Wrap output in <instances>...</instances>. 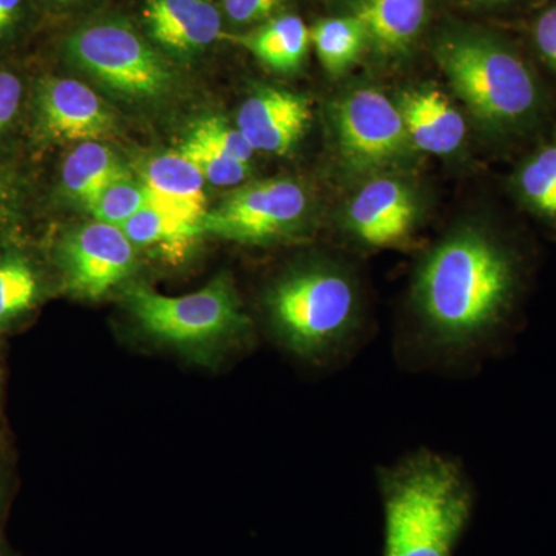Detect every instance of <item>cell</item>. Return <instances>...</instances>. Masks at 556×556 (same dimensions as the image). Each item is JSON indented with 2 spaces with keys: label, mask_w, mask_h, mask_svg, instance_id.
<instances>
[{
  "label": "cell",
  "mask_w": 556,
  "mask_h": 556,
  "mask_svg": "<svg viewBox=\"0 0 556 556\" xmlns=\"http://www.w3.org/2000/svg\"><path fill=\"white\" fill-rule=\"evenodd\" d=\"M510 251L478 229L441 241L420 263L413 285L420 362L441 367L470 364L495 351L519 289Z\"/></svg>",
  "instance_id": "obj_1"
},
{
  "label": "cell",
  "mask_w": 556,
  "mask_h": 556,
  "mask_svg": "<svg viewBox=\"0 0 556 556\" xmlns=\"http://www.w3.org/2000/svg\"><path fill=\"white\" fill-rule=\"evenodd\" d=\"M383 556H452L466 533L475 492L464 468L422 448L379 471Z\"/></svg>",
  "instance_id": "obj_2"
},
{
  "label": "cell",
  "mask_w": 556,
  "mask_h": 556,
  "mask_svg": "<svg viewBox=\"0 0 556 556\" xmlns=\"http://www.w3.org/2000/svg\"><path fill=\"white\" fill-rule=\"evenodd\" d=\"M266 309L278 340L306 361H331L356 346L361 295L346 270L327 265L292 270L269 289Z\"/></svg>",
  "instance_id": "obj_3"
},
{
  "label": "cell",
  "mask_w": 556,
  "mask_h": 556,
  "mask_svg": "<svg viewBox=\"0 0 556 556\" xmlns=\"http://www.w3.org/2000/svg\"><path fill=\"white\" fill-rule=\"evenodd\" d=\"M437 60L457 97L489 126L510 129L536 112L540 90L532 70L495 36L450 33L439 40Z\"/></svg>",
  "instance_id": "obj_4"
},
{
  "label": "cell",
  "mask_w": 556,
  "mask_h": 556,
  "mask_svg": "<svg viewBox=\"0 0 556 556\" xmlns=\"http://www.w3.org/2000/svg\"><path fill=\"white\" fill-rule=\"evenodd\" d=\"M127 305L146 334L185 351L222 346L248 334L251 327L232 281L225 276L178 298L134 287L127 292Z\"/></svg>",
  "instance_id": "obj_5"
},
{
  "label": "cell",
  "mask_w": 556,
  "mask_h": 556,
  "mask_svg": "<svg viewBox=\"0 0 556 556\" xmlns=\"http://www.w3.org/2000/svg\"><path fill=\"white\" fill-rule=\"evenodd\" d=\"M67 53L93 78L127 97H156L170 83V68L160 50L124 21L83 25L70 36Z\"/></svg>",
  "instance_id": "obj_6"
},
{
  "label": "cell",
  "mask_w": 556,
  "mask_h": 556,
  "mask_svg": "<svg viewBox=\"0 0 556 556\" xmlns=\"http://www.w3.org/2000/svg\"><path fill=\"white\" fill-rule=\"evenodd\" d=\"M306 212V195L291 179H265L233 190L204 215L203 233L260 243L283 236Z\"/></svg>",
  "instance_id": "obj_7"
},
{
  "label": "cell",
  "mask_w": 556,
  "mask_h": 556,
  "mask_svg": "<svg viewBox=\"0 0 556 556\" xmlns=\"http://www.w3.org/2000/svg\"><path fill=\"white\" fill-rule=\"evenodd\" d=\"M336 130L343 159L358 170L387 166L408 142L401 110L372 89L353 91L340 101Z\"/></svg>",
  "instance_id": "obj_8"
},
{
  "label": "cell",
  "mask_w": 556,
  "mask_h": 556,
  "mask_svg": "<svg viewBox=\"0 0 556 556\" xmlns=\"http://www.w3.org/2000/svg\"><path fill=\"white\" fill-rule=\"evenodd\" d=\"M119 226L94 222L80 226L61 244L65 283L78 298L98 300L134 273L137 249Z\"/></svg>",
  "instance_id": "obj_9"
},
{
  "label": "cell",
  "mask_w": 556,
  "mask_h": 556,
  "mask_svg": "<svg viewBox=\"0 0 556 556\" xmlns=\"http://www.w3.org/2000/svg\"><path fill=\"white\" fill-rule=\"evenodd\" d=\"M142 22L156 49L193 56L222 36L223 14L212 0H142Z\"/></svg>",
  "instance_id": "obj_10"
},
{
  "label": "cell",
  "mask_w": 556,
  "mask_h": 556,
  "mask_svg": "<svg viewBox=\"0 0 556 556\" xmlns=\"http://www.w3.org/2000/svg\"><path fill=\"white\" fill-rule=\"evenodd\" d=\"M39 115L50 137L64 141H98L115 127L112 112L90 87L76 79L43 80Z\"/></svg>",
  "instance_id": "obj_11"
},
{
  "label": "cell",
  "mask_w": 556,
  "mask_h": 556,
  "mask_svg": "<svg viewBox=\"0 0 556 556\" xmlns=\"http://www.w3.org/2000/svg\"><path fill=\"white\" fill-rule=\"evenodd\" d=\"M311 121L309 102L292 91L262 89L241 104L237 129L252 149L287 155L305 135Z\"/></svg>",
  "instance_id": "obj_12"
},
{
  "label": "cell",
  "mask_w": 556,
  "mask_h": 556,
  "mask_svg": "<svg viewBox=\"0 0 556 556\" xmlns=\"http://www.w3.org/2000/svg\"><path fill=\"white\" fill-rule=\"evenodd\" d=\"M416 223V204L409 190L394 178L369 181L351 201L348 225L362 243L394 248L404 243Z\"/></svg>",
  "instance_id": "obj_13"
},
{
  "label": "cell",
  "mask_w": 556,
  "mask_h": 556,
  "mask_svg": "<svg viewBox=\"0 0 556 556\" xmlns=\"http://www.w3.org/2000/svg\"><path fill=\"white\" fill-rule=\"evenodd\" d=\"M150 206L201 229L207 214L204 179L200 170L179 152L163 153L150 160L142 170Z\"/></svg>",
  "instance_id": "obj_14"
},
{
  "label": "cell",
  "mask_w": 556,
  "mask_h": 556,
  "mask_svg": "<svg viewBox=\"0 0 556 556\" xmlns=\"http://www.w3.org/2000/svg\"><path fill=\"white\" fill-rule=\"evenodd\" d=\"M402 119L417 149L448 155L463 144L466 123L444 93L434 89L409 90L402 97Z\"/></svg>",
  "instance_id": "obj_15"
},
{
  "label": "cell",
  "mask_w": 556,
  "mask_h": 556,
  "mask_svg": "<svg viewBox=\"0 0 556 556\" xmlns=\"http://www.w3.org/2000/svg\"><path fill=\"white\" fill-rule=\"evenodd\" d=\"M428 0H353L350 14L367 33L368 47L383 56L405 53L426 25Z\"/></svg>",
  "instance_id": "obj_16"
},
{
  "label": "cell",
  "mask_w": 556,
  "mask_h": 556,
  "mask_svg": "<svg viewBox=\"0 0 556 556\" xmlns=\"http://www.w3.org/2000/svg\"><path fill=\"white\" fill-rule=\"evenodd\" d=\"M266 67L295 72L305 60L311 35L305 22L294 14H280L237 38Z\"/></svg>",
  "instance_id": "obj_17"
},
{
  "label": "cell",
  "mask_w": 556,
  "mask_h": 556,
  "mask_svg": "<svg viewBox=\"0 0 556 556\" xmlns=\"http://www.w3.org/2000/svg\"><path fill=\"white\" fill-rule=\"evenodd\" d=\"M124 174L126 169L112 150L98 141H84L65 159L62 182L68 195L86 206L105 186Z\"/></svg>",
  "instance_id": "obj_18"
},
{
  "label": "cell",
  "mask_w": 556,
  "mask_h": 556,
  "mask_svg": "<svg viewBox=\"0 0 556 556\" xmlns=\"http://www.w3.org/2000/svg\"><path fill=\"white\" fill-rule=\"evenodd\" d=\"M309 35L318 60L332 76L353 67L368 47L364 25L353 14L318 21Z\"/></svg>",
  "instance_id": "obj_19"
},
{
  "label": "cell",
  "mask_w": 556,
  "mask_h": 556,
  "mask_svg": "<svg viewBox=\"0 0 556 556\" xmlns=\"http://www.w3.org/2000/svg\"><path fill=\"white\" fill-rule=\"evenodd\" d=\"M121 229L135 247L179 249L188 247L197 237L203 236L200 229L152 206L139 211L126 225L121 226Z\"/></svg>",
  "instance_id": "obj_20"
},
{
  "label": "cell",
  "mask_w": 556,
  "mask_h": 556,
  "mask_svg": "<svg viewBox=\"0 0 556 556\" xmlns=\"http://www.w3.org/2000/svg\"><path fill=\"white\" fill-rule=\"evenodd\" d=\"M150 206L149 190L142 179L131 178L129 172L110 182L86 204L94 222L123 226L142 208Z\"/></svg>",
  "instance_id": "obj_21"
},
{
  "label": "cell",
  "mask_w": 556,
  "mask_h": 556,
  "mask_svg": "<svg viewBox=\"0 0 556 556\" xmlns=\"http://www.w3.org/2000/svg\"><path fill=\"white\" fill-rule=\"evenodd\" d=\"M39 294L35 270L16 255L0 258V329L33 308Z\"/></svg>",
  "instance_id": "obj_22"
},
{
  "label": "cell",
  "mask_w": 556,
  "mask_h": 556,
  "mask_svg": "<svg viewBox=\"0 0 556 556\" xmlns=\"http://www.w3.org/2000/svg\"><path fill=\"white\" fill-rule=\"evenodd\" d=\"M518 186L530 206L556 219V142L527 161L519 172Z\"/></svg>",
  "instance_id": "obj_23"
},
{
  "label": "cell",
  "mask_w": 556,
  "mask_h": 556,
  "mask_svg": "<svg viewBox=\"0 0 556 556\" xmlns=\"http://www.w3.org/2000/svg\"><path fill=\"white\" fill-rule=\"evenodd\" d=\"M178 152L200 170L206 181L219 188L240 185L249 175V163L232 159L223 150L190 134Z\"/></svg>",
  "instance_id": "obj_24"
},
{
  "label": "cell",
  "mask_w": 556,
  "mask_h": 556,
  "mask_svg": "<svg viewBox=\"0 0 556 556\" xmlns=\"http://www.w3.org/2000/svg\"><path fill=\"white\" fill-rule=\"evenodd\" d=\"M190 135L203 139L208 144L215 146L232 159L243 161V163H249L255 152L239 129H233L225 119L218 118V116L199 121Z\"/></svg>",
  "instance_id": "obj_25"
},
{
  "label": "cell",
  "mask_w": 556,
  "mask_h": 556,
  "mask_svg": "<svg viewBox=\"0 0 556 556\" xmlns=\"http://www.w3.org/2000/svg\"><path fill=\"white\" fill-rule=\"evenodd\" d=\"M288 0H223V14L237 27L263 24L283 9Z\"/></svg>",
  "instance_id": "obj_26"
},
{
  "label": "cell",
  "mask_w": 556,
  "mask_h": 556,
  "mask_svg": "<svg viewBox=\"0 0 556 556\" xmlns=\"http://www.w3.org/2000/svg\"><path fill=\"white\" fill-rule=\"evenodd\" d=\"M533 40L543 60L556 72V3L538 16Z\"/></svg>",
  "instance_id": "obj_27"
},
{
  "label": "cell",
  "mask_w": 556,
  "mask_h": 556,
  "mask_svg": "<svg viewBox=\"0 0 556 556\" xmlns=\"http://www.w3.org/2000/svg\"><path fill=\"white\" fill-rule=\"evenodd\" d=\"M22 84L10 72H0V130L9 126L20 109Z\"/></svg>",
  "instance_id": "obj_28"
},
{
  "label": "cell",
  "mask_w": 556,
  "mask_h": 556,
  "mask_svg": "<svg viewBox=\"0 0 556 556\" xmlns=\"http://www.w3.org/2000/svg\"><path fill=\"white\" fill-rule=\"evenodd\" d=\"M25 0H0V40L9 38L20 24Z\"/></svg>",
  "instance_id": "obj_29"
},
{
  "label": "cell",
  "mask_w": 556,
  "mask_h": 556,
  "mask_svg": "<svg viewBox=\"0 0 556 556\" xmlns=\"http://www.w3.org/2000/svg\"><path fill=\"white\" fill-rule=\"evenodd\" d=\"M79 2H83V0H50L51 5L58 7V9H70V7Z\"/></svg>",
  "instance_id": "obj_30"
},
{
  "label": "cell",
  "mask_w": 556,
  "mask_h": 556,
  "mask_svg": "<svg viewBox=\"0 0 556 556\" xmlns=\"http://www.w3.org/2000/svg\"><path fill=\"white\" fill-rule=\"evenodd\" d=\"M473 2L484 3V5H500V3L510 2V0H473Z\"/></svg>",
  "instance_id": "obj_31"
},
{
  "label": "cell",
  "mask_w": 556,
  "mask_h": 556,
  "mask_svg": "<svg viewBox=\"0 0 556 556\" xmlns=\"http://www.w3.org/2000/svg\"><path fill=\"white\" fill-rule=\"evenodd\" d=\"M3 208H5V203H3V195L0 193V223H2L3 219Z\"/></svg>",
  "instance_id": "obj_32"
},
{
  "label": "cell",
  "mask_w": 556,
  "mask_h": 556,
  "mask_svg": "<svg viewBox=\"0 0 556 556\" xmlns=\"http://www.w3.org/2000/svg\"><path fill=\"white\" fill-rule=\"evenodd\" d=\"M2 510H3V493L0 489V525H2Z\"/></svg>",
  "instance_id": "obj_33"
}]
</instances>
